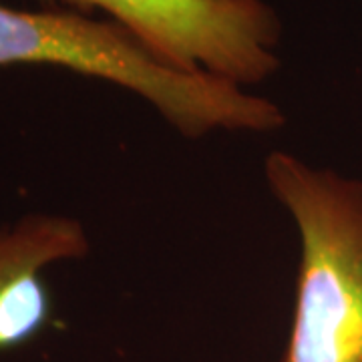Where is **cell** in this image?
I'll return each instance as SVG.
<instances>
[{
  "label": "cell",
  "instance_id": "cell-1",
  "mask_svg": "<svg viewBox=\"0 0 362 362\" xmlns=\"http://www.w3.org/2000/svg\"><path fill=\"white\" fill-rule=\"evenodd\" d=\"M59 66L135 93L183 137L274 133L284 109L228 81L187 73L109 18L63 8L0 4V66Z\"/></svg>",
  "mask_w": 362,
  "mask_h": 362
},
{
  "label": "cell",
  "instance_id": "cell-2",
  "mask_svg": "<svg viewBox=\"0 0 362 362\" xmlns=\"http://www.w3.org/2000/svg\"><path fill=\"white\" fill-rule=\"evenodd\" d=\"M264 175L300 235L282 362H362V181L272 151Z\"/></svg>",
  "mask_w": 362,
  "mask_h": 362
},
{
  "label": "cell",
  "instance_id": "cell-3",
  "mask_svg": "<svg viewBox=\"0 0 362 362\" xmlns=\"http://www.w3.org/2000/svg\"><path fill=\"white\" fill-rule=\"evenodd\" d=\"M97 11L187 73L246 89L280 69L282 23L266 0H63Z\"/></svg>",
  "mask_w": 362,
  "mask_h": 362
},
{
  "label": "cell",
  "instance_id": "cell-4",
  "mask_svg": "<svg viewBox=\"0 0 362 362\" xmlns=\"http://www.w3.org/2000/svg\"><path fill=\"white\" fill-rule=\"evenodd\" d=\"M89 252V232L73 216L28 211L0 221V352L39 337L51 320L45 272Z\"/></svg>",
  "mask_w": 362,
  "mask_h": 362
},
{
  "label": "cell",
  "instance_id": "cell-5",
  "mask_svg": "<svg viewBox=\"0 0 362 362\" xmlns=\"http://www.w3.org/2000/svg\"><path fill=\"white\" fill-rule=\"evenodd\" d=\"M39 2L45 8H59L63 4V0H39Z\"/></svg>",
  "mask_w": 362,
  "mask_h": 362
}]
</instances>
